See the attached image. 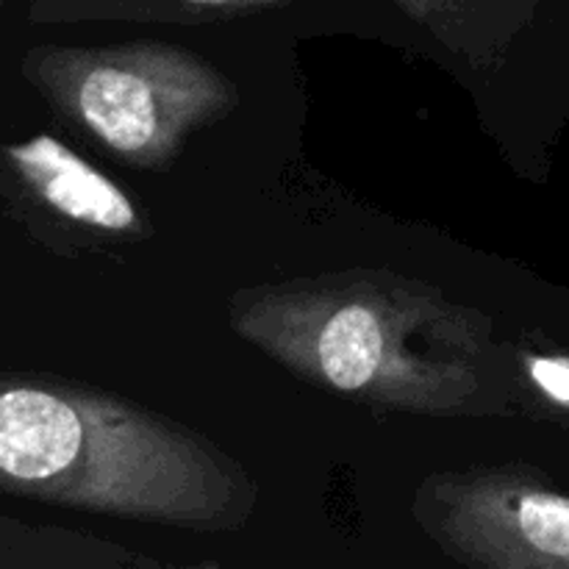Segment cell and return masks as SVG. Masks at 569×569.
<instances>
[{
	"label": "cell",
	"mask_w": 569,
	"mask_h": 569,
	"mask_svg": "<svg viewBox=\"0 0 569 569\" xmlns=\"http://www.w3.org/2000/svg\"><path fill=\"white\" fill-rule=\"evenodd\" d=\"M0 492L183 528H237L244 476L209 442L111 395L0 378Z\"/></svg>",
	"instance_id": "cell-1"
},
{
	"label": "cell",
	"mask_w": 569,
	"mask_h": 569,
	"mask_svg": "<svg viewBox=\"0 0 569 569\" xmlns=\"http://www.w3.org/2000/svg\"><path fill=\"white\" fill-rule=\"evenodd\" d=\"M233 331L317 387L420 415L481 398L472 365L487 342L470 309L389 276L322 278L248 292Z\"/></svg>",
	"instance_id": "cell-2"
},
{
	"label": "cell",
	"mask_w": 569,
	"mask_h": 569,
	"mask_svg": "<svg viewBox=\"0 0 569 569\" xmlns=\"http://www.w3.org/2000/svg\"><path fill=\"white\" fill-rule=\"evenodd\" d=\"M22 70L67 120L137 167L167 164L189 133L237 103L217 67L161 42L33 48Z\"/></svg>",
	"instance_id": "cell-3"
},
{
	"label": "cell",
	"mask_w": 569,
	"mask_h": 569,
	"mask_svg": "<svg viewBox=\"0 0 569 569\" xmlns=\"http://www.w3.org/2000/svg\"><path fill=\"white\" fill-rule=\"evenodd\" d=\"M422 531L450 556L489 569H569V498L528 472L433 476L417 492Z\"/></svg>",
	"instance_id": "cell-4"
},
{
	"label": "cell",
	"mask_w": 569,
	"mask_h": 569,
	"mask_svg": "<svg viewBox=\"0 0 569 569\" xmlns=\"http://www.w3.org/2000/svg\"><path fill=\"white\" fill-rule=\"evenodd\" d=\"M0 153L11 176L53 214L103 233H137L142 228L133 200L50 133L3 144Z\"/></svg>",
	"instance_id": "cell-5"
},
{
	"label": "cell",
	"mask_w": 569,
	"mask_h": 569,
	"mask_svg": "<svg viewBox=\"0 0 569 569\" xmlns=\"http://www.w3.org/2000/svg\"><path fill=\"white\" fill-rule=\"evenodd\" d=\"M526 372L550 403L569 409V356H526Z\"/></svg>",
	"instance_id": "cell-6"
},
{
	"label": "cell",
	"mask_w": 569,
	"mask_h": 569,
	"mask_svg": "<svg viewBox=\"0 0 569 569\" xmlns=\"http://www.w3.org/2000/svg\"><path fill=\"white\" fill-rule=\"evenodd\" d=\"M400 9L420 22L442 20L453 11V0H398Z\"/></svg>",
	"instance_id": "cell-7"
},
{
	"label": "cell",
	"mask_w": 569,
	"mask_h": 569,
	"mask_svg": "<svg viewBox=\"0 0 569 569\" xmlns=\"http://www.w3.org/2000/svg\"><path fill=\"white\" fill-rule=\"evenodd\" d=\"M187 3L228 6V9H244V6H270V3H278V0H187Z\"/></svg>",
	"instance_id": "cell-8"
}]
</instances>
